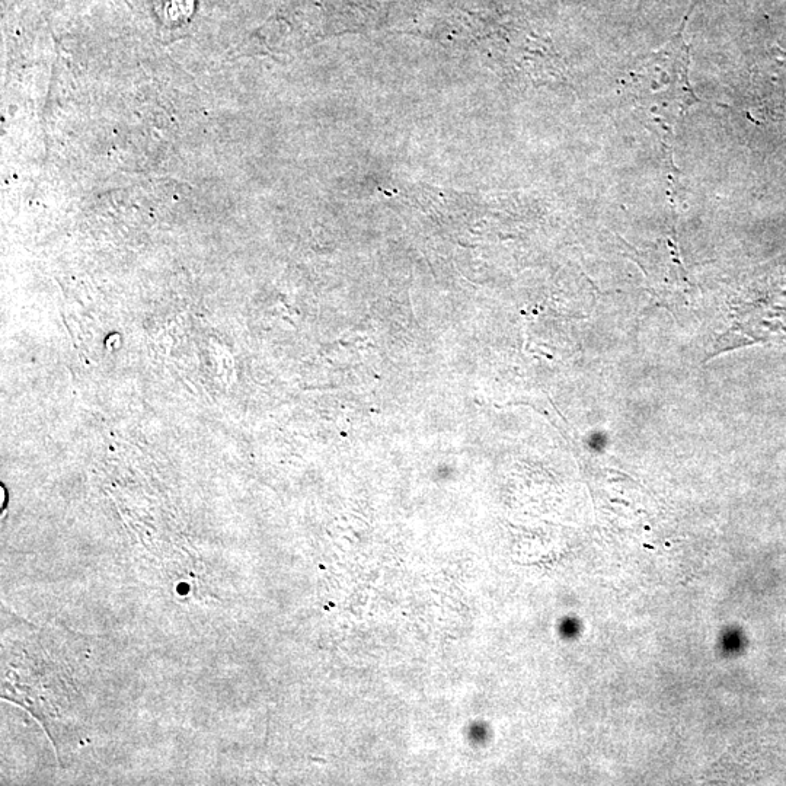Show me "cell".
I'll return each instance as SVG.
<instances>
[{
	"instance_id": "obj_1",
	"label": "cell",
	"mask_w": 786,
	"mask_h": 786,
	"mask_svg": "<svg viewBox=\"0 0 786 786\" xmlns=\"http://www.w3.org/2000/svg\"><path fill=\"white\" fill-rule=\"evenodd\" d=\"M695 3L679 31L660 49L632 63L625 75V92L639 120L667 148L690 108L701 104L690 83V49L686 30Z\"/></svg>"
},
{
	"instance_id": "obj_2",
	"label": "cell",
	"mask_w": 786,
	"mask_h": 786,
	"mask_svg": "<svg viewBox=\"0 0 786 786\" xmlns=\"http://www.w3.org/2000/svg\"><path fill=\"white\" fill-rule=\"evenodd\" d=\"M753 344L786 345V270L753 280L734 297L715 354Z\"/></svg>"
}]
</instances>
